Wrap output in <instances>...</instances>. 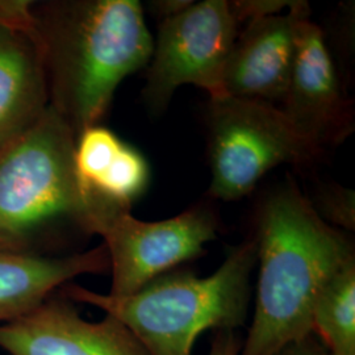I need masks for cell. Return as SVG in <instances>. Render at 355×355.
Listing matches in <instances>:
<instances>
[{"mask_svg":"<svg viewBox=\"0 0 355 355\" xmlns=\"http://www.w3.org/2000/svg\"><path fill=\"white\" fill-rule=\"evenodd\" d=\"M255 311L240 355H277L312 334V312L330 278L355 259L349 239L288 180L258 214Z\"/></svg>","mask_w":355,"mask_h":355,"instance_id":"6da1fadb","label":"cell"},{"mask_svg":"<svg viewBox=\"0 0 355 355\" xmlns=\"http://www.w3.org/2000/svg\"><path fill=\"white\" fill-rule=\"evenodd\" d=\"M242 340L233 330L216 331L208 355H240Z\"/></svg>","mask_w":355,"mask_h":355,"instance_id":"e0dca14e","label":"cell"},{"mask_svg":"<svg viewBox=\"0 0 355 355\" xmlns=\"http://www.w3.org/2000/svg\"><path fill=\"white\" fill-rule=\"evenodd\" d=\"M76 135L51 104L0 153V250L20 246L58 220L85 229L89 203L76 177Z\"/></svg>","mask_w":355,"mask_h":355,"instance_id":"277c9868","label":"cell"},{"mask_svg":"<svg viewBox=\"0 0 355 355\" xmlns=\"http://www.w3.org/2000/svg\"><path fill=\"white\" fill-rule=\"evenodd\" d=\"M29 0H0V26L36 31L37 21Z\"/></svg>","mask_w":355,"mask_h":355,"instance_id":"2e32d148","label":"cell"},{"mask_svg":"<svg viewBox=\"0 0 355 355\" xmlns=\"http://www.w3.org/2000/svg\"><path fill=\"white\" fill-rule=\"evenodd\" d=\"M312 334L329 355H355V259L343 265L318 295Z\"/></svg>","mask_w":355,"mask_h":355,"instance_id":"4fadbf2b","label":"cell"},{"mask_svg":"<svg viewBox=\"0 0 355 355\" xmlns=\"http://www.w3.org/2000/svg\"><path fill=\"white\" fill-rule=\"evenodd\" d=\"M293 1L290 0H236L229 1L230 10L240 24L243 20L252 21L262 17L279 15L283 8H290Z\"/></svg>","mask_w":355,"mask_h":355,"instance_id":"9a60e30c","label":"cell"},{"mask_svg":"<svg viewBox=\"0 0 355 355\" xmlns=\"http://www.w3.org/2000/svg\"><path fill=\"white\" fill-rule=\"evenodd\" d=\"M306 1L293 0L287 15L252 20L234 40L223 76L224 95L282 102L296 55L300 23L309 19Z\"/></svg>","mask_w":355,"mask_h":355,"instance_id":"30bf717a","label":"cell"},{"mask_svg":"<svg viewBox=\"0 0 355 355\" xmlns=\"http://www.w3.org/2000/svg\"><path fill=\"white\" fill-rule=\"evenodd\" d=\"M108 268L104 245L66 257L0 250V324L26 316L76 277Z\"/></svg>","mask_w":355,"mask_h":355,"instance_id":"7c38bea8","label":"cell"},{"mask_svg":"<svg viewBox=\"0 0 355 355\" xmlns=\"http://www.w3.org/2000/svg\"><path fill=\"white\" fill-rule=\"evenodd\" d=\"M0 349L8 355H149L120 321L107 315L87 321L62 295L0 324Z\"/></svg>","mask_w":355,"mask_h":355,"instance_id":"9c48e42d","label":"cell"},{"mask_svg":"<svg viewBox=\"0 0 355 355\" xmlns=\"http://www.w3.org/2000/svg\"><path fill=\"white\" fill-rule=\"evenodd\" d=\"M282 112L295 129L322 152L353 129L350 103L343 95L337 69L320 26L305 19L297 32L296 55Z\"/></svg>","mask_w":355,"mask_h":355,"instance_id":"ba28073f","label":"cell"},{"mask_svg":"<svg viewBox=\"0 0 355 355\" xmlns=\"http://www.w3.org/2000/svg\"><path fill=\"white\" fill-rule=\"evenodd\" d=\"M255 265L257 245L249 240L232 248L221 266L205 278L170 271L127 296L67 283L61 295L120 321L149 355H192L204 331H237L245 327Z\"/></svg>","mask_w":355,"mask_h":355,"instance_id":"3957f363","label":"cell"},{"mask_svg":"<svg viewBox=\"0 0 355 355\" xmlns=\"http://www.w3.org/2000/svg\"><path fill=\"white\" fill-rule=\"evenodd\" d=\"M49 104L76 137L98 125L125 76L149 64L154 41L136 0L55 1L36 15Z\"/></svg>","mask_w":355,"mask_h":355,"instance_id":"7a4b0ae2","label":"cell"},{"mask_svg":"<svg viewBox=\"0 0 355 355\" xmlns=\"http://www.w3.org/2000/svg\"><path fill=\"white\" fill-rule=\"evenodd\" d=\"M212 198L233 202L250 193L270 170L302 165L321 153L272 103L221 95L208 110Z\"/></svg>","mask_w":355,"mask_h":355,"instance_id":"5b68a950","label":"cell"},{"mask_svg":"<svg viewBox=\"0 0 355 355\" xmlns=\"http://www.w3.org/2000/svg\"><path fill=\"white\" fill-rule=\"evenodd\" d=\"M237 29L227 0L192 3L183 12L164 20L144 87L149 110L164 112L183 85L205 89L211 98L224 95L223 76Z\"/></svg>","mask_w":355,"mask_h":355,"instance_id":"8992f818","label":"cell"},{"mask_svg":"<svg viewBox=\"0 0 355 355\" xmlns=\"http://www.w3.org/2000/svg\"><path fill=\"white\" fill-rule=\"evenodd\" d=\"M318 208L321 211L324 220L328 218L333 224L343 228L354 229V192L340 186L333 189H325L320 195Z\"/></svg>","mask_w":355,"mask_h":355,"instance_id":"5bb4252c","label":"cell"},{"mask_svg":"<svg viewBox=\"0 0 355 355\" xmlns=\"http://www.w3.org/2000/svg\"><path fill=\"white\" fill-rule=\"evenodd\" d=\"M192 3L193 1L191 0H157L150 3V8L153 13L164 21L177 16L178 13L183 12Z\"/></svg>","mask_w":355,"mask_h":355,"instance_id":"d6986e66","label":"cell"},{"mask_svg":"<svg viewBox=\"0 0 355 355\" xmlns=\"http://www.w3.org/2000/svg\"><path fill=\"white\" fill-rule=\"evenodd\" d=\"M277 355H329L318 338L311 334L299 343H291Z\"/></svg>","mask_w":355,"mask_h":355,"instance_id":"ac0fdd59","label":"cell"},{"mask_svg":"<svg viewBox=\"0 0 355 355\" xmlns=\"http://www.w3.org/2000/svg\"><path fill=\"white\" fill-rule=\"evenodd\" d=\"M49 105L36 31L0 26V153L32 127Z\"/></svg>","mask_w":355,"mask_h":355,"instance_id":"8fae6325","label":"cell"},{"mask_svg":"<svg viewBox=\"0 0 355 355\" xmlns=\"http://www.w3.org/2000/svg\"><path fill=\"white\" fill-rule=\"evenodd\" d=\"M218 220L207 205L191 207L164 221H141L121 211L95 230L102 236L110 258L112 284L110 295L127 296L149 282L204 253L214 241Z\"/></svg>","mask_w":355,"mask_h":355,"instance_id":"52a82bcc","label":"cell"}]
</instances>
